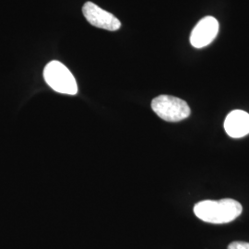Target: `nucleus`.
<instances>
[{
  "instance_id": "f257e3e1",
  "label": "nucleus",
  "mask_w": 249,
  "mask_h": 249,
  "mask_svg": "<svg viewBox=\"0 0 249 249\" xmlns=\"http://www.w3.org/2000/svg\"><path fill=\"white\" fill-rule=\"evenodd\" d=\"M243 212L242 205L231 198L203 200L194 207V213L205 223L222 224L235 220Z\"/></svg>"
},
{
  "instance_id": "f03ea898",
  "label": "nucleus",
  "mask_w": 249,
  "mask_h": 249,
  "mask_svg": "<svg viewBox=\"0 0 249 249\" xmlns=\"http://www.w3.org/2000/svg\"><path fill=\"white\" fill-rule=\"evenodd\" d=\"M44 78L46 83L59 93L75 95L78 92V85L74 76L59 61H51L45 66Z\"/></svg>"
},
{
  "instance_id": "7ed1b4c3",
  "label": "nucleus",
  "mask_w": 249,
  "mask_h": 249,
  "mask_svg": "<svg viewBox=\"0 0 249 249\" xmlns=\"http://www.w3.org/2000/svg\"><path fill=\"white\" fill-rule=\"evenodd\" d=\"M151 108L157 116L167 122L182 121L191 113L187 102L171 95H160L153 99Z\"/></svg>"
},
{
  "instance_id": "20e7f679",
  "label": "nucleus",
  "mask_w": 249,
  "mask_h": 249,
  "mask_svg": "<svg viewBox=\"0 0 249 249\" xmlns=\"http://www.w3.org/2000/svg\"><path fill=\"white\" fill-rule=\"evenodd\" d=\"M84 17L93 26L107 31H117L121 27V22L115 15L101 9L92 2H87L82 8Z\"/></svg>"
},
{
  "instance_id": "39448f33",
  "label": "nucleus",
  "mask_w": 249,
  "mask_h": 249,
  "mask_svg": "<svg viewBox=\"0 0 249 249\" xmlns=\"http://www.w3.org/2000/svg\"><path fill=\"white\" fill-rule=\"evenodd\" d=\"M218 33V20L212 16H207L201 18L194 27L190 36V43L195 48H203L213 41Z\"/></svg>"
},
{
  "instance_id": "423d86ee",
  "label": "nucleus",
  "mask_w": 249,
  "mask_h": 249,
  "mask_svg": "<svg viewBox=\"0 0 249 249\" xmlns=\"http://www.w3.org/2000/svg\"><path fill=\"white\" fill-rule=\"evenodd\" d=\"M224 129L231 138L239 139L249 134V114L242 110H233L226 116Z\"/></svg>"
},
{
  "instance_id": "0eeeda50",
  "label": "nucleus",
  "mask_w": 249,
  "mask_h": 249,
  "mask_svg": "<svg viewBox=\"0 0 249 249\" xmlns=\"http://www.w3.org/2000/svg\"><path fill=\"white\" fill-rule=\"evenodd\" d=\"M228 249H249V243L241 241L232 242L228 246Z\"/></svg>"
}]
</instances>
